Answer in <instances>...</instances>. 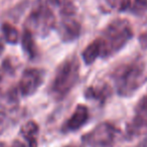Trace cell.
Wrapping results in <instances>:
<instances>
[{"label": "cell", "instance_id": "8992f818", "mask_svg": "<svg viewBox=\"0 0 147 147\" xmlns=\"http://www.w3.org/2000/svg\"><path fill=\"white\" fill-rule=\"evenodd\" d=\"M43 83V73L38 69H26L18 83V90L23 97L33 95Z\"/></svg>", "mask_w": 147, "mask_h": 147}, {"label": "cell", "instance_id": "e0dca14e", "mask_svg": "<svg viewBox=\"0 0 147 147\" xmlns=\"http://www.w3.org/2000/svg\"><path fill=\"white\" fill-rule=\"evenodd\" d=\"M112 8L118 11H126L130 9L131 0H107Z\"/></svg>", "mask_w": 147, "mask_h": 147}, {"label": "cell", "instance_id": "ffe728a7", "mask_svg": "<svg viewBox=\"0 0 147 147\" xmlns=\"http://www.w3.org/2000/svg\"><path fill=\"white\" fill-rule=\"evenodd\" d=\"M9 147H24V145H23L20 141L15 140V141H13V143Z\"/></svg>", "mask_w": 147, "mask_h": 147}, {"label": "cell", "instance_id": "d6986e66", "mask_svg": "<svg viewBox=\"0 0 147 147\" xmlns=\"http://www.w3.org/2000/svg\"><path fill=\"white\" fill-rule=\"evenodd\" d=\"M139 43H140L142 49H147V31L140 34V36H139Z\"/></svg>", "mask_w": 147, "mask_h": 147}, {"label": "cell", "instance_id": "9a60e30c", "mask_svg": "<svg viewBox=\"0 0 147 147\" xmlns=\"http://www.w3.org/2000/svg\"><path fill=\"white\" fill-rule=\"evenodd\" d=\"M129 10L135 14H143L147 11V0H131Z\"/></svg>", "mask_w": 147, "mask_h": 147}, {"label": "cell", "instance_id": "7a4b0ae2", "mask_svg": "<svg viewBox=\"0 0 147 147\" xmlns=\"http://www.w3.org/2000/svg\"><path fill=\"white\" fill-rule=\"evenodd\" d=\"M133 30L127 19L117 18L111 21L99 37L102 47L101 57H109L117 53L132 38Z\"/></svg>", "mask_w": 147, "mask_h": 147}, {"label": "cell", "instance_id": "5bb4252c", "mask_svg": "<svg viewBox=\"0 0 147 147\" xmlns=\"http://www.w3.org/2000/svg\"><path fill=\"white\" fill-rule=\"evenodd\" d=\"M1 30H2V34L4 36V39L6 40V42L11 43V45H15V43L18 42L19 32L15 26H13L10 23L5 22L2 24Z\"/></svg>", "mask_w": 147, "mask_h": 147}, {"label": "cell", "instance_id": "277c9868", "mask_svg": "<svg viewBox=\"0 0 147 147\" xmlns=\"http://www.w3.org/2000/svg\"><path fill=\"white\" fill-rule=\"evenodd\" d=\"M53 0H38L37 5L31 10L25 20V29L33 35L47 36L53 29L55 28L57 20L51 9Z\"/></svg>", "mask_w": 147, "mask_h": 147}, {"label": "cell", "instance_id": "9c48e42d", "mask_svg": "<svg viewBox=\"0 0 147 147\" xmlns=\"http://www.w3.org/2000/svg\"><path fill=\"white\" fill-rule=\"evenodd\" d=\"M111 94H112L111 87L106 83L97 85V86H91L85 91V97L87 99L95 100L102 105L105 104V102L111 96Z\"/></svg>", "mask_w": 147, "mask_h": 147}, {"label": "cell", "instance_id": "2e32d148", "mask_svg": "<svg viewBox=\"0 0 147 147\" xmlns=\"http://www.w3.org/2000/svg\"><path fill=\"white\" fill-rule=\"evenodd\" d=\"M135 111H136V116L147 120V95L139 100V102L136 105Z\"/></svg>", "mask_w": 147, "mask_h": 147}, {"label": "cell", "instance_id": "6da1fadb", "mask_svg": "<svg viewBox=\"0 0 147 147\" xmlns=\"http://www.w3.org/2000/svg\"><path fill=\"white\" fill-rule=\"evenodd\" d=\"M112 78L118 95L130 97L146 82V65L142 59L137 57L116 67Z\"/></svg>", "mask_w": 147, "mask_h": 147}, {"label": "cell", "instance_id": "3957f363", "mask_svg": "<svg viewBox=\"0 0 147 147\" xmlns=\"http://www.w3.org/2000/svg\"><path fill=\"white\" fill-rule=\"evenodd\" d=\"M80 79V63L76 55L65 59L57 67L51 81L49 92L55 100H63L78 84Z\"/></svg>", "mask_w": 147, "mask_h": 147}, {"label": "cell", "instance_id": "603a6c76", "mask_svg": "<svg viewBox=\"0 0 147 147\" xmlns=\"http://www.w3.org/2000/svg\"><path fill=\"white\" fill-rule=\"evenodd\" d=\"M67 147H76V146H67Z\"/></svg>", "mask_w": 147, "mask_h": 147}, {"label": "cell", "instance_id": "4fadbf2b", "mask_svg": "<svg viewBox=\"0 0 147 147\" xmlns=\"http://www.w3.org/2000/svg\"><path fill=\"white\" fill-rule=\"evenodd\" d=\"M127 133L129 136L136 137L147 134V120L136 116L132 119L130 123L127 125Z\"/></svg>", "mask_w": 147, "mask_h": 147}, {"label": "cell", "instance_id": "ba28073f", "mask_svg": "<svg viewBox=\"0 0 147 147\" xmlns=\"http://www.w3.org/2000/svg\"><path fill=\"white\" fill-rule=\"evenodd\" d=\"M90 118L89 109L85 105H78L71 116L65 122L63 129L67 131H76L83 127Z\"/></svg>", "mask_w": 147, "mask_h": 147}, {"label": "cell", "instance_id": "52a82bcc", "mask_svg": "<svg viewBox=\"0 0 147 147\" xmlns=\"http://www.w3.org/2000/svg\"><path fill=\"white\" fill-rule=\"evenodd\" d=\"M57 29L63 42H71L80 36L82 27L75 15H63Z\"/></svg>", "mask_w": 147, "mask_h": 147}, {"label": "cell", "instance_id": "7c38bea8", "mask_svg": "<svg viewBox=\"0 0 147 147\" xmlns=\"http://www.w3.org/2000/svg\"><path fill=\"white\" fill-rule=\"evenodd\" d=\"M21 45H22L23 51L29 59L36 57L38 51H37V47L34 40V35L25 28L23 30L22 37H21Z\"/></svg>", "mask_w": 147, "mask_h": 147}, {"label": "cell", "instance_id": "44dd1931", "mask_svg": "<svg viewBox=\"0 0 147 147\" xmlns=\"http://www.w3.org/2000/svg\"><path fill=\"white\" fill-rule=\"evenodd\" d=\"M3 51H4V47H3V45H2V42L0 41V55L3 53Z\"/></svg>", "mask_w": 147, "mask_h": 147}, {"label": "cell", "instance_id": "7402d4cb", "mask_svg": "<svg viewBox=\"0 0 147 147\" xmlns=\"http://www.w3.org/2000/svg\"><path fill=\"white\" fill-rule=\"evenodd\" d=\"M0 147H8L6 144H5L4 142H2V141H0Z\"/></svg>", "mask_w": 147, "mask_h": 147}, {"label": "cell", "instance_id": "8fae6325", "mask_svg": "<svg viewBox=\"0 0 147 147\" xmlns=\"http://www.w3.org/2000/svg\"><path fill=\"white\" fill-rule=\"evenodd\" d=\"M101 55H102V47L99 37L93 40L88 47H86V49L82 53L83 61L88 65H92L98 57H101Z\"/></svg>", "mask_w": 147, "mask_h": 147}, {"label": "cell", "instance_id": "ac0fdd59", "mask_svg": "<svg viewBox=\"0 0 147 147\" xmlns=\"http://www.w3.org/2000/svg\"><path fill=\"white\" fill-rule=\"evenodd\" d=\"M8 126V117L4 112H0V134H2Z\"/></svg>", "mask_w": 147, "mask_h": 147}, {"label": "cell", "instance_id": "30bf717a", "mask_svg": "<svg viewBox=\"0 0 147 147\" xmlns=\"http://www.w3.org/2000/svg\"><path fill=\"white\" fill-rule=\"evenodd\" d=\"M39 127L35 121H27L20 128V134L28 143V147L37 146V135Z\"/></svg>", "mask_w": 147, "mask_h": 147}, {"label": "cell", "instance_id": "5b68a950", "mask_svg": "<svg viewBox=\"0 0 147 147\" xmlns=\"http://www.w3.org/2000/svg\"><path fill=\"white\" fill-rule=\"evenodd\" d=\"M119 129L109 122H102L83 135L82 141L91 147H109L115 142Z\"/></svg>", "mask_w": 147, "mask_h": 147}]
</instances>
